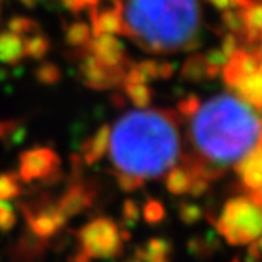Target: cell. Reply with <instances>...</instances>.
Instances as JSON below:
<instances>
[{"label":"cell","instance_id":"cell-5","mask_svg":"<svg viewBox=\"0 0 262 262\" xmlns=\"http://www.w3.org/2000/svg\"><path fill=\"white\" fill-rule=\"evenodd\" d=\"M81 251L90 259H112L123 250L122 228L106 216H98L85 223L78 231Z\"/></svg>","mask_w":262,"mask_h":262},{"label":"cell","instance_id":"cell-32","mask_svg":"<svg viewBox=\"0 0 262 262\" xmlns=\"http://www.w3.org/2000/svg\"><path fill=\"white\" fill-rule=\"evenodd\" d=\"M199 106H201L199 98L196 95H188L177 104V109H179L177 114L182 116V117H186V119H191L196 114V111L199 109Z\"/></svg>","mask_w":262,"mask_h":262},{"label":"cell","instance_id":"cell-22","mask_svg":"<svg viewBox=\"0 0 262 262\" xmlns=\"http://www.w3.org/2000/svg\"><path fill=\"white\" fill-rule=\"evenodd\" d=\"M23 186L21 180L14 172H2L0 174V201H11L21 194Z\"/></svg>","mask_w":262,"mask_h":262},{"label":"cell","instance_id":"cell-10","mask_svg":"<svg viewBox=\"0 0 262 262\" xmlns=\"http://www.w3.org/2000/svg\"><path fill=\"white\" fill-rule=\"evenodd\" d=\"M93 199H95V188H93V185L85 180L76 179L67 186L65 191L55 204H57L59 210L67 216V220H70L82 213L85 209H89Z\"/></svg>","mask_w":262,"mask_h":262},{"label":"cell","instance_id":"cell-7","mask_svg":"<svg viewBox=\"0 0 262 262\" xmlns=\"http://www.w3.org/2000/svg\"><path fill=\"white\" fill-rule=\"evenodd\" d=\"M21 209L30 234L41 240H49L57 235L68 221L67 216L59 210L57 204L52 202H40L33 205L23 204Z\"/></svg>","mask_w":262,"mask_h":262},{"label":"cell","instance_id":"cell-19","mask_svg":"<svg viewBox=\"0 0 262 262\" xmlns=\"http://www.w3.org/2000/svg\"><path fill=\"white\" fill-rule=\"evenodd\" d=\"M51 49V41L41 33H33L24 38V54L33 60H43Z\"/></svg>","mask_w":262,"mask_h":262},{"label":"cell","instance_id":"cell-18","mask_svg":"<svg viewBox=\"0 0 262 262\" xmlns=\"http://www.w3.org/2000/svg\"><path fill=\"white\" fill-rule=\"evenodd\" d=\"M221 243L216 237L215 232H209L204 237H191L188 242V251L191 256L207 259L210 257L215 251H218Z\"/></svg>","mask_w":262,"mask_h":262},{"label":"cell","instance_id":"cell-44","mask_svg":"<svg viewBox=\"0 0 262 262\" xmlns=\"http://www.w3.org/2000/svg\"><path fill=\"white\" fill-rule=\"evenodd\" d=\"M231 262H240V259H238V257H234V259H232Z\"/></svg>","mask_w":262,"mask_h":262},{"label":"cell","instance_id":"cell-38","mask_svg":"<svg viewBox=\"0 0 262 262\" xmlns=\"http://www.w3.org/2000/svg\"><path fill=\"white\" fill-rule=\"evenodd\" d=\"M71 262H92V259L85 253H82L81 250H78L76 253H74V256L71 257Z\"/></svg>","mask_w":262,"mask_h":262},{"label":"cell","instance_id":"cell-34","mask_svg":"<svg viewBox=\"0 0 262 262\" xmlns=\"http://www.w3.org/2000/svg\"><path fill=\"white\" fill-rule=\"evenodd\" d=\"M136 67L144 73V76L147 78V81L158 79V62H155V60H142V62L136 63Z\"/></svg>","mask_w":262,"mask_h":262},{"label":"cell","instance_id":"cell-29","mask_svg":"<svg viewBox=\"0 0 262 262\" xmlns=\"http://www.w3.org/2000/svg\"><path fill=\"white\" fill-rule=\"evenodd\" d=\"M141 218V207L136 201L133 199H125L122 205V220L123 226L126 228H135Z\"/></svg>","mask_w":262,"mask_h":262},{"label":"cell","instance_id":"cell-28","mask_svg":"<svg viewBox=\"0 0 262 262\" xmlns=\"http://www.w3.org/2000/svg\"><path fill=\"white\" fill-rule=\"evenodd\" d=\"M8 30L16 33V35H21V36H29L33 35L40 30V26L36 24V21L30 19V17L26 16H14L8 21Z\"/></svg>","mask_w":262,"mask_h":262},{"label":"cell","instance_id":"cell-41","mask_svg":"<svg viewBox=\"0 0 262 262\" xmlns=\"http://www.w3.org/2000/svg\"><path fill=\"white\" fill-rule=\"evenodd\" d=\"M82 2L85 4V7H98V4H100V0H82Z\"/></svg>","mask_w":262,"mask_h":262},{"label":"cell","instance_id":"cell-14","mask_svg":"<svg viewBox=\"0 0 262 262\" xmlns=\"http://www.w3.org/2000/svg\"><path fill=\"white\" fill-rule=\"evenodd\" d=\"M26 57L24 38L13 32H0V62L7 65H17Z\"/></svg>","mask_w":262,"mask_h":262},{"label":"cell","instance_id":"cell-12","mask_svg":"<svg viewBox=\"0 0 262 262\" xmlns=\"http://www.w3.org/2000/svg\"><path fill=\"white\" fill-rule=\"evenodd\" d=\"M235 172L242 179L243 190H259L262 188V133L257 145L253 150L235 163Z\"/></svg>","mask_w":262,"mask_h":262},{"label":"cell","instance_id":"cell-40","mask_svg":"<svg viewBox=\"0 0 262 262\" xmlns=\"http://www.w3.org/2000/svg\"><path fill=\"white\" fill-rule=\"evenodd\" d=\"M19 2H21L24 7H27V8H32V7L36 5V0H19Z\"/></svg>","mask_w":262,"mask_h":262},{"label":"cell","instance_id":"cell-26","mask_svg":"<svg viewBox=\"0 0 262 262\" xmlns=\"http://www.w3.org/2000/svg\"><path fill=\"white\" fill-rule=\"evenodd\" d=\"M24 136V128L16 120H0V141L8 144H19Z\"/></svg>","mask_w":262,"mask_h":262},{"label":"cell","instance_id":"cell-23","mask_svg":"<svg viewBox=\"0 0 262 262\" xmlns=\"http://www.w3.org/2000/svg\"><path fill=\"white\" fill-rule=\"evenodd\" d=\"M35 78L43 85H55L62 79V71L57 65L52 63V62H43L36 67Z\"/></svg>","mask_w":262,"mask_h":262},{"label":"cell","instance_id":"cell-25","mask_svg":"<svg viewBox=\"0 0 262 262\" xmlns=\"http://www.w3.org/2000/svg\"><path fill=\"white\" fill-rule=\"evenodd\" d=\"M141 215L147 224L155 226V224H160L166 218V209L158 199L150 198L144 204V207L141 209Z\"/></svg>","mask_w":262,"mask_h":262},{"label":"cell","instance_id":"cell-17","mask_svg":"<svg viewBox=\"0 0 262 262\" xmlns=\"http://www.w3.org/2000/svg\"><path fill=\"white\" fill-rule=\"evenodd\" d=\"M191 180H193V176L185 166H174L166 174V179H164L166 190L176 196L186 194L190 190Z\"/></svg>","mask_w":262,"mask_h":262},{"label":"cell","instance_id":"cell-33","mask_svg":"<svg viewBox=\"0 0 262 262\" xmlns=\"http://www.w3.org/2000/svg\"><path fill=\"white\" fill-rule=\"evenodd\" d=\"M209 188H210V182L209 180H205L202 177H193L188 194H191L193 198H201V196H204L205 193L209 191Z\"/></svg>","mask_w":262,"mask_h":262},{"label":"cell","instance_id":"cell-27","mask_svg":"<svg viewBox=\"0 0 262 262\" xmlns=\"http://www.w3.org/2000/svg\"><path fill=\"white\" fill-rule=\"evenodd\" d=\"M204 215L205 212L202 210V207H199L194 202L183 201L179 204V218L186 226H194L196 223H199L204 218Z\"/></svg>","mask_w":262,"mask_h":262},{"label":"cell","instance_id":"cell-46","mask_svg":"<svg viewBox=\"0 0 262 262\" xmlns=\"http://www.w3.org/2000/svg\"><path fill=\"white\" fill-rule=\"evenodd\" d=\"M259 262H260V260H259Z\"/></svg>","mask_w":262,"mask_h":262},{"label":"cell","instance_id":"cell-30","mask_svg":"<svg viewBox=\"0 0 262 262\" xmlns=\"http://www.w3.org/2000/svg\"><path fill=\"white\" fill-rule=\"evenodd\" d=\"M17 223V215L10 202L0 201V232H10Z\"/></svg>","mask_w":262,"mask_h":262},{"label":"cell","instance_id":"cell-4","mask_svg":"<svg viewBox=\"0 0 262 262\" xmlns=\"http://www.w3.org/2000/svg\"><path fill=\"white\" fill-rule=\"evenodd\" d=\"M212 226L229 245H247L262 235V207L247 196L232 198Z\"/></svg>","mask_w":262,"mask_h":262},{"label":"cell","instance_id":"cell-45","mask_svg":"<svg viewBox=\"0 0 262 262\" xmlns=\"http://www.w3.org/2000/svg\"><path fill=\"white\" fill-rule=\"evenodd\" d=\"M163 262H169V260H163Z\"/></svg>","mask_w":262,"mask_h":262},{"label":"cell","instance_id":"cell-24","mask_svg":"<svg viewBox=\"0 0 262 262\" xmlns=\"http://www.w3.org/2000/svg\"><path fill=\"white\" fill-rule=\"evenodd\" d=\"M182 76L188 81H202L205 76H207V65H205L202 57H191L185 62L183 68H182Z\"/></svg>","mask_w":262,"mask_h":262},{"label":"cell","instance_id":"cell-1","mask_svg":"<svg viewBox=\"0 0 262 262\" xmlns=\"http://www.w3.org/2000/svg\"><path fill=\"white\" fill-rule=\"evenodd\" d=\"M180 116L172 109H138L111 128L109 154L117 172L142 180L158 179L182 155Z\"/></svg>","mask_w":262,"mask_h":262},{"label":"cell","instance_id":"cell-31","mask_svg":"<svg viewBox=\"0 0 262 262\" xmlns=\"http://www.w3.org/2000/svg\"><path fill=\"white\" fill-rule=\"evenodd\" d=\"M116 180H117V185L120 186V190L125 191V193L138 191L139 188H142V185L145 182V180H142L139 177L123 174V172H117V171H116Z\"/></svg>","mask_w":262,"mask_h":262},{"label":"cell","instance_id":"cell-9","mask_svg":"<svg viewBox=\"0 0 262 262\" xmlns=\"http://www.w3.org/2000/svg\"><path fill=\"white\" fill-rule=\"evenodd\" d=\"M81 49L93 55L100 63L109 68L128 67L131 63V60L126 55L125 46L120 43V40H117L116 36H112L109 33L92 36L90 41Z\"/></svg>","mask_w":262,"mask_h":262},{"label":"cell","instance_id":"cell-36","mask_svg":"<svg viewBox=\"0 0 262 262\" xmlns=\"http://www.w3.org/2000/svg\"><path fill=\"white\" fill-rule=\"evenodd\" d=\"M260 250H259V245L257 242H251L250 247H248V251H247V262H259L260 260Z\"/></svg>","mask_w":262,"mask_h":262},{"label":"cell","instance_id":"cell-37","mask_svg":"<svg viewBox=\"0 0 262 262\" xmlns=\"http://www.w3.org/2000/svg\"><path fill=\"white\" fill-rule=\"evenodd\" d=\"M172 73H174V67L171 63H167V62L158 63V78H161V79H169L172 76Z\"/></svg>","mask_w":262,"mask_h":262},{"label":"cell","instance_id":"cell-3","mask_svg":"<svg viewBox=\"0 0 262 262\" xmlns=\"http://www.w3.org/2000/svg\"><path fill=\"white\" fill-rule=\"evenodd\" d=\"M122 35L144 51L171 54L196 46L198 0H122Z\"/></svg>","mask_w":262,"mask_h":262},{"label":"cell","instance_id":"cell-39","mask_svg":"<svg viewBox=\"0 0 262 262\" xmlns=\"http://www.w3.org/2000/svg\"><path fill=\"white\" fill-rule=\"evenodd\" d=\"M112 103H114L117 107H122L125 104V97L123 95H119V93H116V95H112Z\"/></svg>","mask_w":262,"mask_h":262},{"label":"cell","instance_id":"cell-2","mask_svg":"<svg viewBox=\"0 0 262 262\" xmlns=\"http://www.w3.org/2000/svg\"><path fill=\"white\" fill-rule=\"evenodd\" d=\"M260 133V119L253 107L228 93L201 104L190 126L196 155L224 171L253 150Z\"/></svg>","mask_w":262,"mask_h":262},{"label":"cell","instance_id":"cell-8","mask_svg":"<svg viewBox=\"0 0 262 262\" xmlns=\"http://www.w3.org/2000/svg\"><path fill=\"white\" fill-rule=\"evenodd\" d=\"M128 67L109 68L100 63L93 55L82 49V57L79 60V71L85 87L93 90H109L123 85V76Z\"/></svg>","mask_w":262,"mask_h":262},{"label":"cell","instance_id":"cell-43","mask_svg":"<svg viewBox=\"0 0 262 262\" xmlns=\"http://www.w3.org/2000/svg\"><path fill=\"white\" fill-rule=\"evenodd\" d=\"M126 262H142V260H139V259L136 257V259H129V260H126Z\"/></svg>","mask_w":262,"mask_h":262},{"label":"cell","instance_id":"cell-42","mask_svg":"<svg viewBox=\"0 0 262 262\" xmlns=\"http://www.w3.org/2000/svg\"><path fill=\"white\" fill-rule=\"evenodd\" d=\"M257 245H259V250H260V253H262V237L259 238V242H257Z\"/></svg>","mask_w":262,"mask_h":262},{"label":"cell","instance_id":"cell-15","mask_svg":"<svg viewBox=\"0 0 262 262\" xmlns=\"http://www.w3.org/2000/svg\"><path fill=\"white\" fill-rule=\"evenodd\" d=\"M234 87L242 100H245L250 106L262 111V71L247 74Z\"/></svg>","mask_w":262,"mask_h":262},{"label":"cell","instance_id":"cell-35","mask_svg":"<svg viewBox=\"0 0 262 262\" xmlns=\"http://www.w3.org/2000/svg\"><path fill=\"white\" fill-rule=\"evenodd\" d=\"M60 2H62V5H63L68 11H71L73 14H79L81 11H84V10L87 8L82 0H60Z\"/></svg>","mask_w":262,"mask_h":262},{"label":"cell","instance_id":"cell-13","mask_svg":"<svg viewBox=\"0 0 262 262\" xmlns=\"http://www.w3.org/2000/svg\"><path fill=\"white\" fill-rule=\"evenodd\" d=\"M109 136H111V126L101 125L90 138H87L81 145V160L87 166L98 163L109 148Z\"/></svg>","mask_w":262,"mask_h":262},{"label":"cell","instance_id":"cell-20","mask_svg":"<svg viewBox=\"0 0 262 262\" xmlns=\"http://www.w3.org/2000/svg\"><path fill=\"white\" fill-rule=\"evenodd\" d=\"M125 95L138 109H145L154 100V92L147 84H125Z\"/></svg>","mask_w":262,"mask_h":262},{"label":"cell","instance_id":"cell-21","mask_svg":"<svg viewBox=\"0 0 262 262\" xmlns=\"http://www.w3.org/2000/svg\"><path fill=\"white\" fill-rule=\"evenodd\" d=\"M92 38V29L85 23H73L65 30V41L71 48H84Z\"/></svg>","mask_w":262,"mask_h":262},{"label":"cell","instance_id":"cell-6","mask_svg":"<svg viewBox=\"0 0 262 262\" xmlns=\"http://www.w3.org/2000/svg\"><path fill=\"white\" fill-rule=\"evenodd\" d=\"M60 157L46 145H35L21 152L17 177L24 183L54 182L59 177Z\"/></svg>","mask_w":262,"mask_h":262},{"label":"cell","instance_id":"cell-11","mask_svg":"<svg viewBox=\"0 0 262 262\" xmlns=\"http://www.w3.org/2000/svg\"><path fill=\"white\" fill-rule=\"evenodd\" d=\"M89 19L92 24V36L101 33L122 35V0H112V7L101 11H98V7H90Z\"/></svg>","mask_w":262,"mask_h":262},{"label":"cell","instance_id":"cell-16","mask_svg":"<svg viewBox=\"0 0 262 262\" xmlns=\"http://www.w3.org/2000/svg\"><path fill=\"white\" fill-rule=\"evenodd\" d=\"M172 251V243L163 237H152L147 243L136 248V257L142 262L167 260Z\"/></svg>","mask_w":262,"mask_h":262}]
</instances>
